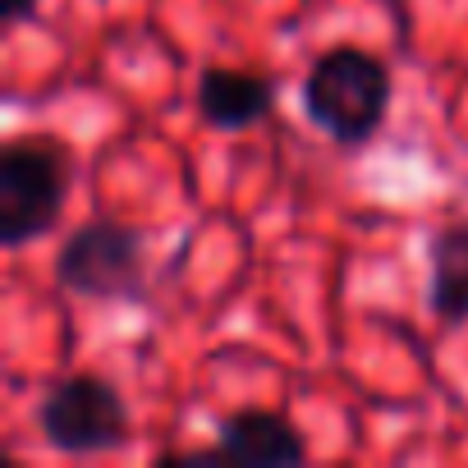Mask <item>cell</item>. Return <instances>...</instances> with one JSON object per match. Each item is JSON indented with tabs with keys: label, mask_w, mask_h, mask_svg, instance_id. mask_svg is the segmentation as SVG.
I'll return each mask as SVG.
<instances>
[{
	"label": "cell",
	"mask_w": 468,
	"mask_h": 468,
	"mask_svg": "<svg viewBox=\"0 0 468 468\" xmlns=\"http://www.w3.org/2000/svg\"><path fill=\"white\" fill-rule=\"evenodd\" d=\"M74 188V147L56 133H15L0 147V249H28L60 220Z\"/></svg>",
	"instance_id": "6da1fadb"
},
{
	"label": "cell",
	"mask_w": 468,
	"mask_h": 468,
	"mask_svg": "<svg viewBox=\"0 0 468 468\" xmlns=\"http://www.w3.org/2000/svg\"><path fill=\"white\" fill-rule=\"evenodd\" d=\"M37 431L51 450L74 454V459H92V454H111L133 436L129 422V404L124 395L97 377V372H69L60 377L42 404H37Z\"/></svg>",
	"instance_id": "277c9868"
},
{
	"label": "cell",
	"mask_w": 468,
	"mask_h": 468,
	"mask_svg": "<svg viewBox=\"0 0 468 468\" xmlns=\"http://www.w3.org/2000/svg\"><path fill=\"white\" fill-rule=\"evenodd\" d=\"M216 445L225 463L234 468H276V463H303L308 441L303 431L276 413V409H239L216 427Z\"/></svg>",
	"instance_id": "5b68a950"
},
{
	"label": "cell",
	"mask_w": 468,
	"mask_h": 468,
	"mask_svg": "<svg viewBox=\"0 0 468 468\" xmlns=\"http://www.w3.org/2000/svg\"><path fill=\"white\" fill-rule=\"evenodd\" d=\"M42 0H0V28H24L28 19H37Z\"/></svg>",
	"instance_id": "ba28073f"
},
{
	"label": "cell",
	"mask_w": 468,
	"mask_h": 468,
	"mask_svg": "<svg viewBox=\"0 0 468 468\" xmlns=\"http://www.w3.org/2000/svg\"><path fill=\"white\" fill-rule=\"evenodd\" d=\"M276 106V83L253 69L207 65L197 74V115L220 133H244L262 124Z\"/></svg>",
	"instance_id": "8992f818"
},
{
	"label": "cell",
	"mask_w": 468,
	"mask_h": 468,
	"mask_svg": "<svg viewBox=\"0 0 468 468\" xmlns=\"http://www.w3.org/2000/svg\"><path fill=\"white\" fill-rule=\"evenodd\" d=\"M390 111V69L363 47H331L303 79V115L335 147H367Z\"/></svg>",
	"instance_id": "7a4b0ae2"
},
{
	"label": "cell",
	"mask_w": 468,
	"mask_h": 468,
	"mask_svg": "<svg viewBox=\"0 0 468 468\" xmlns=\"http://www.w3.org/2000/svg\"><path fill=\"white\" fill-rule=\"evenodd\" d=\"M427 308L436 326L468 322V220H450L427 244Z\"/></svg>",
	"instance_id": "52a82bcc"
},
{
	"label": "cell",
	"mask_w": 468,
	"mask_h": 468,
	"mask_svg": "<svg viewBox=\"0 0 468 468\" xmlns=\"http://www.w3.org/2000/svg\"><path fill=\"white\" fill-rule=\"evenodd\" d=\"M56 281L79 299L143 303L147 299V234L124 220H83L56 253Z\"/></svg>",
	"instance_id": "3957f363"
}]
</instances>
